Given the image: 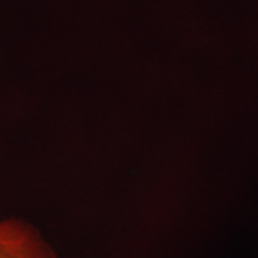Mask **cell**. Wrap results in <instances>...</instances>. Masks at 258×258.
I'll return each instance as SVG.
<instances>
[{
	"instance_id": "6da1fadb",
	"label": "cell",
	"mask_w": 258,
	"mask_h": 258,
	"mask_svg": "<svg viewBox=\"0 0 258 258\" xmlns=\"http://www.w3.org/2000/svg\"><path fill=\"white\" fill-rule=\"evenodd\" d=\"M0 258H57L42 234L16 217L0 218Z\"/></svg>"
}]
</instances>
